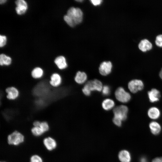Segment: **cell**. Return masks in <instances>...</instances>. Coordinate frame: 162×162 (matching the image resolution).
<instances>
[{
	"instance_id": "1",
	"label": "cell",
	"mask_w": 162,
	"mask_h": 162,
	"mask_svg": "<svg viewBox=\"0 0 162 162\" xmlns=\"http://www.w3.org/2000/svg\"><path fill=\"white\" fill-rule=\"evenodd\" d=\"M82 17L83 13L81 10L73 7L69 9L64 19L68 25L73 27L81 23Z\"/></svg>"
},
{
	"instance_id": "2",
	"label": "cell",
	"mask_w": 162,
	"mask_h": 162,
	"mask_svg": "<svg viewBox=\"0 0 162 162\" xmlns=\"http://www.w3.org/2000/svg\"><path fill=\"white\" fill-rule=\"evenodd\" d=\"M103 87V84L100 81L94 79L88 81L85 85L82 90L85 95L88 96L91 94L92 91H101Z\"/></svg>"
},
{
	"instance_id": "3",
	"label": "cell",
	"mask_w": 162,
	"mask_h": 162,
	"mask_svg": "<svg viewBox=\"0 0 162 162\" xmlns=\"http://www.w3.org/2000/svg\"><path fill=\"white\" fill-rule=\"evenodd\" d=\"M25 137L21 133L15 130L9 134L7 140L9 145L17 146L22 143L24 141Z\"/></svg>"
},
{
	"instance_id": "4",
	"label": "cell",
	"mask_w": 162,
	"mask_h": 162,
	"mask_svg": "<svg viewBox=\"0 0 162 162\" xmlns=\"http://www.w3.org/2000/svg\"><path fill=\"white\" fill-rule=\"evenodd\" d=\"M128 112V107L124 105L116 106L113 110L114 116L120 119L122 121L126 119Z\"/></svg>"
},
{
	"instance_id": "5",
	"label": "cell",
	"mask_w": 162,
	"mask_h": 162,
	"mask_svg": "<svg viewBox=\"0 0 162 162\" xmlns=\"http://www.w3.org/2000/svg\"><path fill=\"white\" fill-rule=\"evenodd\" d=\"M115 94L117 100L122 103H127L131 99L130 94L122 87L118 88L116 90Z\"/></svg>"
},
{
	"instance_id": "6",
	"label": "cell",
	"mask_w": 162,
	"mask_h": 162,
	"mask_svg": "<svg viewBox=\"0 0 162 162\" xmlns=\"http://www.w3.org/2000/svg\"><path fill=\"white\" fill-rule=\"evenodd\" d=\"M129 90L133 93H135L142 90L144 87L142 82L139 80H133L130 81L128 85Z\"/></svg>"
},
{
	"instance_id": "7",
	"label": "cell",
	"mask_w": 162,
	"mask_h": 162,
	"mask_svg": "<svg viewBox=\"0 0 162 162\" xmlns=\"http://www.w3.org/2000/svg\"><path fill=\"white\" fill-rule=\"evenodd\" d=\"M112 68V64L110 62H104L101 63L99 67V73L102 76H107L111 72Z\"/></svg>"
},
{
	"instance_id": "8",
	"label": "cell",
	"mask_w": 162,
	"mask_h": 162,
	"mask_svg": "<svg viewBox=\"0 0 162 162\" xmlns=\"http://www.w3.org/2000/svg\"><path fill=\"white\" fill-rule=\"evenodd\" d=\"M43 143L46 149L49 151L55 149L57 146L56 140L51 136L44 138L43 140Z\"/></svg>"
},
{
	"instance_id": "9",
	"label": "cell",
	"mask_w": 162,
	"mask_h": 162,
	"mask_svg": "<svg viewBox=\"0 0 162 162\" xmlns=\"http://www.w3.org/2000/svg\"><path fill=\"white\" fill-rule=\"evenodd\" d=\"M6 98L9 100H14L19 96V92L16 88L12 86L7 88L5 90Z\"/></svg>"
},
{
	"instance_id": "10",
	"label": "cell",
	"mask_w": 162,
	"mask_h": 162,
	"mask_svg": "<svg viewBox=\"0 0 162 162\" xmlns=\"http://www.w3.org/2000/svg\"><path fill=\"white\" fill-rule=\"evenodd\" d=\"M62 82V76L58 73H53L50 76L49 83L52 87L54 88L58 87L61 84Z\"/></svg>"
},
{
	"instance_id": "11",
	"label": "cell",
	"mask_w": 162,
	"mask_h": 162,
	"mask_svg": "<svg viewBox=\"0 0 162 162\" xmlns=\"http://www.w3.org/2000/svg\"><path fill=\"white\" fill-rule=\"evenodd\" d=\"M16 7L15 10L16 13L19 15L24 14L27 10L28 5L27 2L24 0H17L15 1Z\"/></svg>"
},
{
	"instance_id": "12",
	"label": "cell",
	"mask_w": 162,
	"mask_h": 162,
	"mask_svg": "<svg viewBox=\"0 0 162 162\" xmlns=\"http://www.w3.org/2000/svg\"><path fill=\"white\" fill-rule=\"evenodd\" d=\"M118 158L121 162H131V156L130 152L126 149L119 151Z\"/></svg>"
},
{
	"instance_id": "13",
	"label": "cell",
	"mask_w": 162,
	"mask_h": 162,
	"mask_svg": "<svg viewBox=\"0 0 162 162\" xmlns=\"http://www.w3.org/2000/svg\"><path fill=\"white\" fill-rule=\"evenodd\" d=\"M54 62L59 70L64 69L68 66L65 58L62 56H59L57 57L55 59Z\"/></svg>"
},
{
	"instance_id": "14",
	"label": "cell",
	"mask_w": 162,
	"mask_h": 162,
	"mask_svg": "<svg viewBox=\"0 0 162 162\" xmlns=\"http://www.w3.org/2000/svg\"><path fill=\"white\" fill-rule=\"evenodd\" d=\"M149 127L151 133L154 135L159 134L161 130V127L160 124L155 121H152L150 123Z\"/></svg>"
},
{
	"instance_id": "15",
	"label": "cell",
	"mask_w": 162,
	"mask_h": 162,
	"mask_svg": "<svg viewBox=\"0 0 162 162\" xmlns=\"http://www.w3.org/2000/svg\"><path fill=\"white\" fill-rule=\"evenodd\" d=\"M150 101L151 102H154L159 100L160 97L159 92L156 89H152L148 93Z\"/></svg>"
},
{
	"instance_id": "16",
	"label": "cell",
	"mask_w": 162,
	"mask_h": 162,
	"mask_svg": "<svg viewBox=\"0 0 162 162\" xmlns=\"http://www.w3.org/2000/svg\"><path fill=\"white\" fill-rule=\"evenodd\" d=\"M138 47L140 50L145 52L152 48V44L148 39H144L140 41Z\"/></svg>"
},
{
	"instance_id": "17",
	"label": "cell",
	"mask_w": 162,
	"mask_h": 162,
	"mask_svg": "<svg viewBox=\"0 0 162 162\" xmlns=\"http://www.w3.org/2000/svg\"><path fill=\"white\" fill-rule=\"evenodd\" d=\"M31 74L33 78L35 79H39L43 76L44 74V71L41 68L36 67L32 70Z\"/></svg>"
},
{
	"instance_id": "18",
	"label": "cell",
	"mask_w": 162,
	"mask_h": 162,
	"mask_svg": "<svg viewBox=\"0 0 162 162\" xmlns=\"http://www.w3.org/2000/svg\"><path fill=\"white\" fill-rule=\"evenodd\" d=\"M87 76L85 73L80 71H78L75 75L74 80L75 82L79 84L84 83L87 79Z\"/></svg>"
},
{
	"instance_id": "19",
	"label": "cell",
	"mask_w": 162,
	"mask_h": 162,
	"mask_svg": "<svg viewBox=\"0 0 162 162\" xmlns=\"http://www.w3.org/2000/svg\"><path fill=\"white\" fill-rule=\"evenodd\" d=\"M148 114L149 117L152 119H156L158 118L160 115L159 109L155 107H152L148 110Z\"/></svg>"
},
{
	"instance_id": "20",
	"label": "cell",
	"mask_w": 162,
	"mask_h": 162,
	"mask_svg": "<svg viewBox=\"0 0 162 162\" xmlns=\"http://www.w3.org/2000/svg\"><path fill=\"white\" fill-rule=\"evenodd\" d=\"M102 106L104 110H109L114 107L115 106V102L112 100L110 98H107L103 101Z\"/></svg>"
},
{
	"instance_id": "21",
	"label": "cell",
	"mask_w": 162,
	"mask_h": 162,
	"mask_svg": "<svg viewBox=\"0 0 162 162\" xmlns=\"http://www.w3.org/2000/svg\"><path fill=\"white\" fill-rule=\"evenodd\" d=\"M12 63V59L4 54H1L0 55V64L1 66H8Z\"/></svg>"
},
{
	"instance_id": "22",
	"label": "cell",
	"mask_w": 162,
	"mask_h": 162,
	"mask_svg": "<svg viewBox=\"0 0 162 162\" xmlns=\"http://www.w3.org/2000/svg\"><path fill=\"white\" fill-rule=\"evenodd\" d=\"M31 131L32 134L35 136H40L44 133L39 127H32Z\"/></svg>"
},
{
	"instance_id": "23",
	"label": "cell",
	"mask_w": 162,
	"mask_h": 162,
	"mask_svg": "<svg viewBox=\"0 0 162 162\" xmlns=\"http://www.w3.org/2000/svg\"><path fill=\"white\" fill-rule=\"evenodd\" d=\"M39 127L41 128L44 133L48 131L50 128L49 123L45 121L41 122Z\"/></svg>"
},
{
	"instance_id": "24",
	"label": "cell",
	"mask_w": 162,
	"mask_h": 162,
	"mask_svg": "<svg viewBox=\"0 0 162 162\" xmlns=\"http://www.w3.org/2000/svg\"><path fill=\"white\" fill-rule=\"evenodd\" d=\"M30 162H43V160L40 156L38 154H34L31 157Z\"/></svg>"
},
{
	"instance_id": "25",
	"label": "cell",
	"mask_w": 162,
	"mask_h": 162,
	"mask_svg": "<svg viewBox=\"0 0 162 162\" xmlns=\"http://www.w3.org/2000/svg\"><path fill=\"white\" fill-rule=\"evenodd\" d=\"M102 92L104 95L105 96H108L110 94V88L109 86L105 85L103 87Z\"/></svg>"
},
{
	"instance_id": "26",
	"label": "cell",
	"mask_w": 162,
	"mask_h": 162,
	"mask_svg": "<svg viewBox=\"0 0 162 162\" xmlns=\"http://www.w3.org/2000/svg\"><path fill=\"white\" fill-rule=\"evenodd\" d=\"M155 42L158 46L162 47V34L158 35L156 36Z\"/></svg>"
},
{
	"instance_id": "27",
	"label": "cell",
	"mask_w": 162,
	"mask_h": 162,
	"mask_svg": "<svg viewBox=\"0 0 162 162\" xmlns=\"http://www.w3.org/2000/svg\"><path fill=\"white\" fill-rule=\"evenodd\" d=\"M7 42V38L5 35H0V46L2 47L4 46L6 44Z\"/></svg>"
},
{
	"instance_id": "28",
	"label": "cell",
	"mask_w": 162,
	"mask_h": 162,
	"mask_svg": "<svg viewBox=\"0 0 162 162\" xmlns=\"http://www.w3.org/2000/svg\"><path fill=\"white\" fill-rule=\"evenodd\" d=\"M112 121L114 124L118 127H120L122 125V121L117 117L114 116L112 119Z\"/></svg>"
},
{
	"instance_id": "29",
	"label": "cell",
	"mask_w": 162,
	"mask_h": 162,
	"mask_svg": "<svg viewBox=\"0 0 162 162\" xmlns=\"http://www.w3.org/2000/svg\"><path fill=\"white\" fill-rule=\"evenodd\" d=\"M91 1L93 5H97L100 4L102 1L100 0H91Z\"/></svg>"
},
{
	"instance_id": "30",
	"label": "cell",
	"mask_w": 162,
	"mask_h": 162,
	"mask_svg": "<svg viewBox=\"0 0 162 162\" xmlns=\"http://www.w3.org/2000/svg\"><path fill=\"white\" fill-rule=\"evenodd\" d=\"M152 162H162V157H157L154 158Z\"/></svg>"
},
{
	"instance_id": "31",
	"label": "cell",
	"mask_w": 162,
	"mask_h": 162,
	"mask_svg": "<svg viewBox=\"0 0 162 162\" xmlns=\"http://www.w3.org/2000/svg\"><path fill=\"white\" fill-rule=\"evenodd\" d=\"M41 122L38 120H35L32 123L33 127H39L40 124Z\"/></svg>"
},
{
	"instance_id": "32",
	"label": "cell",
	"mask_w": 162,
	"mask_h": 162,
	"mask_svg": "<svg viewBox=\"0 0 162 162\" xmlns=\"http://www.w3.org/2000/svg\"><path fill=\"white\" fill-rule=\"evenodd\" d=\"M140 162H148L147 159L144 156L141 157L139 159Z\"/></svg>"
},
{
	"instance_id": "33",
	"label": "cell",
	"mask_w": 162,
	"mask_h": 162,
	"mask_svg": "<svg viewBox=\"0 0 162 162\" xmlns=\"http://www.w3.org/2000/svg\"><path fill=\"white\" fill-rule=\"evenodd\" d=\"M159 76L160 78L162 79V68L160 72Z\"/></svg>"
},
{
	"instance_id": "34",
	"label": "cell",
	"mask_w": 162,
	"mask_h": 162,
	"mask_svg": "<svg viewBox=\"0 0 162 162\" xmlns=\"http://www.w3.org/2000/svg\"><path fill=\"white\" fill-rule=\"evenodd\" d=\"M7 1L6 0H1L0 3L1 4L4 3Z\"/></svg>"
},
{
	"instance_id": "35",
	"label": "cell",
	"mask_w": 162,
	"mask_h": 162,
	"mask_svg": "<svg viewBox=\"0 0 162 162\" xmlns=\"http://www.w3.org/2000/svg\"><path fill=\"white\" fill-rule=\"evenodd\" d=\"M82 1V0H77V1H79V2H81Z\"/></svg>"
},
{
	"instance_id": "36",
	"label": "cell",
	"mask_w": 162,
	"mask_h": 162,
	"mask_svg": "<svg viewBox=\"0 0 162 162\" xmlns=\"http://www.w3.org/2000/svg\"><path fill=\"white\" fill-rule=\"evenodd\" d=\"M5 162V161H2V162Z\"/></svg>"
}]
</instances>
